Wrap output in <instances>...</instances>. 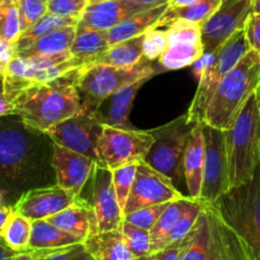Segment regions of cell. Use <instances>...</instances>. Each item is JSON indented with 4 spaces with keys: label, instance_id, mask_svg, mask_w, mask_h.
I'll return each instance as SVG.
<instances>
[{
    "label": "cell",
    "instance_id": "cell-35",
    "mask_svg": "<svg viewBox=\"0 0 260 260\" xmlns=\"http://www.w3.org/2000/svg\"><path fill=\"white\" fill-rule=\"evenodd\" d=\"M79 20L73 19V18H63L58 17V15L52 14V13L47 12L42 18L37 20L33 25H30L28 29H25L22 35L19 36L14 43H27L29 41L36 40V38L41 37V36L50 33L52 30L60 29L63 27H70V25H78Z\"/></svg>",
    "mask_w": 260,
    "mask_h": 260
},
{
    "label": "cell",
    "instance_id": "cell-40",
    "mask_svg": "<svg viewBox=\"0 0 260 260\" xmlns=\"http://www.w3.org/2000/svg\"><path fill=\"white\" fill-rule=\"evenodd\" d=\"M170 203L172 202L140 208V210L134 211V212L128 213V215H124V221L137 226V228H141L150 231L154 228L156 221L159 220V217L162 215V212L167 210V207Z\"/></svg>",
    "mask_w": 260,
    "mask_h": 260
},
{
    "label": "cell",
    "instance_id": "cell-46",
    "mask_svg": "<svg viewBox=\"0 0 260 260\" xmlns=\"http://www.w3.org/2000/svg\"><path fill=\"white\" fill-rule=\"evenodd\" d=\"M245 30L246 40H248L250 50L255 51L260 57V14L253 13L246 20V24L244 27Z\"/></svg>",
    "mask_w": 260,
    "mask_h": 260
},
{
    "label": "cell",
    "instance_id": "cell-12",
    "mask_svg": "<svg viewBox=\"0 0 260 260\" xmlns=\"http://www.w3.org/2000/svg\"><path fill=\"white\" fill-rule=\"evenodd\" d=\"M203 135L206 156L200 200L206 205H211L229 192L228 155L225 134L222 129L203 123Z\"/></svg>",
    "mask_w": 260,
    "mask_h": 260
},
{
    "label": "cell",
    "instance_id": "cell-16",
    "mask_svg": "<svg viewBox=\"0 0 260 260\" xmlns=\"http://www.w3.org/2000/svg\"><path fill=\"white\" fill-rule=\"evenodd\" d=\"M76 197L56 183L25 192L14 205V210L32 221L46 220L73 205Z\"/></svg>",
    "mask_w": 260,
    "mask_h": 260
},
{
    "label": "cell",
    "instance_id": "cell-21",
    "mask_svg": "<svg viewBox=\"0 0 260 260\" xmlns=\"http://www.w3.org/2000/svg\"><path fill=\"white\" fill-rule=\"evenodd\" d=\"M76 36V27H63L41 36L27 43H14L15 56H55L69 52Z\"/></svg>",
    "mask_w": 260,
    "mask_h": 260
},
{
    "label": "cell",
    "instance_id": "cell-30",
    "mask_svg": "<svg viewBox=\"0 0 260 260\" xmlns=\"http://www.w3.org/2000/svg\"><path fill=\"white\" fill-rule=\"evenodd\" d=\"M221 3H222V0H200V2L190 5V7L177 8V9L168 8V10L160 19L157 28L168 27L170 23L178 19L187 20V22L201 25L208 18L212 17V14L218 9Z\"/></svg>",
    "mask_w": 260,
    "mask_h": 260
},
{
    "label": "cell",
    "instance_id": "cell-28",
    "mask_svg": "<svg viewBox=\"0 0 260 260\" xmlns=\"http://www.w3.org/2000/svg\"><path fill=\"white\" fill-rule=\"evenodd\" d=\"M109 47L111 45H109L107 30L83 29L76 30L75 40L71 45L70 52L86 65Z\"/></svg>",
    "mask_w": 260,
    "mask_h": 260
},
{
    "label": "cell",
    "instance_id": "cell-42",
    "mask_svg": "<svg viewBox=\"0 0 260 260\" xmlns=\"http://www.w3.org/2000/svg\"><path fill=\"white\" fill-rule=\"evenodd\" d=\"M88 5L89 0H51L48 3V12L58 17L79 20Z\"/></svg>",
    "mask_w": 260,
    "mask_h": 260
},
{
    "label": "cell",
    "instance_id": "cell-54",
    "mask_svg": "<svg viewBox=\"0 0 260 260\" xmlns=\"http://www.w3.org/2000/svg\"><path fill=\"white\" fill-rule=\"evenodd\" d=\"M200 0H169V8L172 9H177V8H185V7H190V5L196 4Z\"/></svg>",
    "mask_w": 260,
    "mask_h": 260
},
{
    "label": "cell",
    "instance_id": "cell-43",
    "mask_svg": "<svg viewBox=\"0 0 260 260\" xmlns=\"http://www.w3.org/2000/svg\"><path fill=\"white\" fill-rule=\"evenodd\" d=\"M18 4L22 17L23 32L48 12V3L45 0H18Z\"/></svg>",
    "mask_w": 260,
    "mask_h": 260
},
{
    "label": "cell",
    "instance_id": "cell-4",
    "mask_svg": "<svg viewBox=\"0 0 260 260\" xmlns=\"http://www.w3.org/2000/svg\"><path fill=\"white\" fill-rule=\"evenodd\" d=\"M207 206L245 246L250 259L260 260V164L250 182Z\"/></svg>",
    "mask_w": 260,
    "mask_h": 260
},
{
    "label": "cell",
    "instance_id": "cell-44",
    "mask_svg": "<svg viewBox=\"0 0 260 260\" xmlns=\"http://www.w3.org/2000/svg\"><path fill=\"white\" fill-rule=\"evenodd\" d=\"M208 215H210L211 222H212V231H213V244L212 250H211V255L208 260H230L229 258V250L228 245H226L225 238H223L222 230L220 228L217 218L213 215L212 211L206 206Z\"/></svg>",
    "mask_w": 260,
    "mask_h": 260
},
{
    "label": "cell",
    "instance_id": "cell-49",
    "mask_svg": "<svg viewBox=\"0 0 260 260\" xmlns=\"http://www.w3.org/2000/svg\"><path fill=\"white\" fill-rule=\"evenodd\" d=\"M212 58H213V52L203 53V55L201 56V57L192 65L193 75H194V78L197 79L198 81L202 79V76L205 75V73L207 71L208 66H210L211 62H212Z\"/></svg>",
    "mask_w": 260,
    "mask_h": 260
},
{
    "label": "cell",
    "instance_id": "cell-51",
    "mask_svg": "<svg viewBox=\"0 0 260 260\" xmlns=\"http://www.w3.org/2000/svg\"><path fill=\"white\" fill-rule=\"evenodd\" d=\"M18 251L13 250L2 238H0V260H14Z\"/></svg>",
    "mask_w": 260,
    "mask_h": 260
},
{
    "label": "cell",
    "instance_id": "cell-31",
    "mask_svg": "<svg viewBox=\"0 0 260 260\" xmlns=\"http://www.w3.org/2000/svg\"><path fill=\"white\" fill-rule=\"evenodd\" d=\"M32 234V220L13 210L2 231L0 238L13 249L22 253L27 251Z\"/></svg>",
    "mask_w": 260,
    "mask_h": 260
},
{
    "label": "cell",
    "instance_id": "cell-9",
    "mask_svg": "<svg viewBox=\"0 0 260 260\" xmlns=\"http://www.w3.org/2000/svg\"><path fill=\"white\" fill-rule=\"evenodd\" d=\"M250 51L245 30L241 29L236 32L228 42L221 46L217 51L213 52V58L207 71L198 81V89L194 99L188 109V119L193 123H203L206 109L210 103L212 94L220 81L233 70L241 58Z\"/></svg>",
    "mask_w": 260,
    "mask_h": 260
},
{
    "label": "cell",
    "instance_id": "cell-52",
    "mask_svg": "<svg viewBox=\"0 0 260 260\" xmlns=\"http://www.w3.org/2000/svg\"><path fill=\"white\" fill-rule=\"evenodd\" d=\"M13 210H14V206L0 203V235H2L3 229H4L5 223H7L8 218H9L10 213H12Z\"/></svg>",
    "mask_w": 260,
    "mask_h": 260
},
{
    "label": "cell",
    "instance_id": "cell-34",
    "mask_svg": "<svg viewBox=\"0 0 260 260\" xmlns=\"http://www.w3.org/2000/svg\"><path fill=\"white\" fill-rule=\"evenodd\" d=\"M22 32L23 23L18 0L0 3V38L14 43Z\"/></svg>",
    "mask_w": 260,
    "mask_h": 260
},
{
    "label": "cell",
    "instance_id": "cell-50",
    "mask_svg": "<svg viewBox=\"0 0 260 260\" xmlns=\"http://www.w3.org/2000/svg\"><path fill=\"white\" fill-rule=\"evenodd\" d=\"M9 114H14V111H13L12 103L8 101L5 95L4 78H0V117L9 116Z\"/></svg>",
    "mask_w": 260,
    "mask_h": 260
},
{
    "label": "cell",
    "instance_id": "cell-17",
    "mask_svg": "<svg viewBox=\"0 0 260 260\" xmlns=\"http://www.w3.org/2000/svg\"><path fill=\"white\" fill-rule=\"evenodd\" d=\"M52 165L56 173V183L73 194L79 196L90 179L96 161L58 144H53Z\"/></svg>",
    "mask_w": 260,
    "mask_h": 260
},
{
    "label": "cell",
    "instance_id": "cell-41",
    "mask_svg": "<svg viewBox=\"0 0 260 260\" xmlns=\"http://www.w3.org/2000/svg\"><path fill=\"white\" fill-rule=\"evenodd\" d=\"M168 47V38L165 30L152 28L145 35L144 58L149 61H157Z\"/></svg>",
    "mask_w": 260,
    "mask_h": 260
},
{
    "label": "cell",
    "instance_id": "cell-13",
    "mask_svg": "<svg viewBox=\"0 0 260 260\" xmlns=\"http://www.w3.org/2000/svg\"><path fill=\"white\" fill-rule=\"evenodd\" d=\"M253 10L251 0H222L218 9L201 24L205 53H212L236 32L244 29Z\"/></svg>",
    "mask_w": 260,
    "mask_h": 260
},
{
    "label": "cell",
    "instance_id": "cell-18",
    "mask_svg": "<svg viewBox=\"0 0 260 260\" xmlns=\"http://www.w3.org/2000/svg\"><path fill=\"white\" fill-rule=\"evenodd\" d=\"M147 10L132 0H107L89 4L79 19L76 30H109L126 18Z\"/></svg>",
    "mask_w": 260,
    "mask_h": 260
},
{
    "label": "cell",
    "instance_id": "cell-59",
    "mask_svg": "<svg viewBox=\"0 0 260 260\" xmlns=\"http://www.w3.org/2000/svg\"><path fill=\"white\" fill-rule=\"evenodd\" d=\"M256 93H258V95H259V99H260V81H259V85H258V88H256Z\"/></svg>",
    "mask_w": 260,
    "mask_h": 260
},
{
    "label": "cell",
    "instance_id": "cell-8",
    "mask_svg": "<svg viewBox=\"0 0 260 260\" xmlns=\"http://www.w3.org/2000/svg\"><path fill=\"white\" fill-rule=\"evenodd\" d=\"M85 63L71 55V52L55 56H14L8 65L4 75V90L8 101L29 84L46 83L63 75L68 71Z\"/></svg>",
    "mask_w": 260,
    "mask_h": 260
},
{
    "label": "cell",
    "instance_id": "cell-10",
    "mask_svg": "<svg viewBox=\"0 0 260 260\" xmlns=\"http://www.w3.org/2000/svg\"><path fill=\"white\" fill-rule=\"evenodd\" d=\"M154 137L149 131L123 129L104 124L98 144V164L109 170L145 160L151 149Z\"/></svg>",
    "mask_w": 260,
    "mask_h": 260
},
{
    "label": "cell",
    "instance_id": "cell-22",
    "mask_svg": "<svg viewBox=\"0 0 260 260\" xmlns=\"http://www.w3.org/2000/svg\"><path fill=\"white\" fill-rule=\"evenodd\" d=\"M168 8H169V4L167 3V4L136 13V14L119 22L113 28L107 30L109 45L113 46L116 43L122 42V41L145 35L147 30L152 29V28H157L160 19L168 10Z\"/></svg>",
    "mask_w": 260,
    "mask_h": 260
},
{
    "label": "cell",
    "instance_id": "cell-32",
    "mask_svg": "<svg viewBox=\"0 0 260 260\" xmlns=\"http://www.w3.org/2000/svg\"><path fill=\"white\" fill-rule=\"evenodd\" d=\"M189 197V196H188ZM188 197L185 196L182 200H177L174 202L170 203L167 207V210L162 212L159 220L154 225V228L150 230V236H151V254L157 253L161 249L165 248V243L169 236L170 231L174 228L175 222L179 218L180 213L184 210L185 202H187Z\"/></svg>",
    "mask_w": 260,
    "mask_h": 260
},
{
    "label": "cell",
    "instance_id": "cell-62",
    "mask_svg": "<svg viewBox=\"0 0 260 260\" xmlns=\"http://www.w3.org/2000/svg\"><path fill=\"white\" fill-rule=\"evenodd\" d=\"M2 2H4V0H0V3H2Z\"/></svg>",
    "mask_w": 260,
    "mask_h": 260
},
{
    "label": "cell",
    "instance_id": "cell-38",
    "mask_svg": "<svg viewBox=\"0 0 260 260\" xmlns=\"http://www.w3.org/2000/svg\"><path fill=\"white\" fill-rule=\"evenodd\" d=\"M167 38L168 45H174L180 42H202L201 25L187 20L178 19L168 25Z\"/></svg>",
    "mask_w": 260,
    "mask_h": 260
},
{
    "label": "cell",
    "instance_id": "cell-3",
    "mask_svg": "<svg viewBox=\"0 0 260 260\" xmlns=\"http://www.w3.org/2000/svg\"><path fill=\"white\" fill-rule=\"evenodd\" d=\"M223 134L230 192L250 182L260 164V99L256 90Z\"/></svg>",
    "mask_w": 260,
    "mask_h": 260
},
{
    "label": "cell",
    "instance_id": "cell-1",
    "mask_svg": "<svg viewBox=\"0 0 260 260\" xmlns=\"http://www.w3.org/2000/svg\"><path fill=\"white\" fill-rule=\"evenodd\" d=\"M53 144L17 114L0 117V194L14 206L25 192L56 184Z\"/></svg>",
    "mask_w": 260,
    "mask_h": 260
},
{
    "label": "cell",
    "instance_id": "cell-27",
    "mask_svg": "<svg viewBox=\"0 0 260 260\" xmlns=\"http://www.w3.org/2000/svg\"><path fill=\"white\" fill-rule=\"evenodd\" d=\"M213 244L212 222L207 210H203L192 231V238L185 246L180 260H208Z\"/></svg>",
    "mask_w": 260,
    "mask_h": 260
},
{
    "label": "cell",
    "instance_id": "cell-5",
    "mask_svg": "<svg viewBox=\"0 0 260 260\" xmlns=\"http://www.w3.org/2000/svg\"><path fill=\"white\" fill-rule=\"evenodd\" d=\"M260 81V57L250 50L228 73L212 94L203 123L218 129L230 128Z\"/></svg>",
    "mask_w": 260,
    "mask_h": 260
},
{
    "label": "cell",
    "instance_id": "cell-48",
    "mask_svg": "<svg viewBox=\"0 0 260 260\" xmlns=\"http://www.w3.org/2000/svg\"><path fill=\"white\" fill-rule=\"evenodd\" d=\"M15 56L14 43L0 38V78H4L8 65Z\"/></svg>",
    "mask_w": 260,
    "mask_h": 260
},
{
    "label": "cell",
    "instance_id": "cell-2",
    "mask_svg": "<svg viewBox=\"0 0 260 260\" xmlns=\"http://www.w3.org/2000/svg\"><path fill=\"white\" fill-rule=\"evenodd\" d=\"M80 68L46 83L29 84L18 91L10 101L14 114L30 127L43 132L78 114L81 112L76 90Z\"/></svg>",
    "mask_w": 260,
    "mask_h": 260
},
{
    "label": "cell",
    "instance_id": "cell-63",
    "mask_svg": "<svg viewBox=\"0 0 260 260\" xmlns=\"http://www.w3.org/2000/svg\"><path fill=\"white\" fill-rule=\"evenodd\" d=\"M229 258H230V256H229Z\"/></svg>",
    "mask_w": 260,
    "mask_h": 260
},
{
    "label": "cell",
    "instance_id": "cell-20",
    "mask_svg": "<svg viewBox=\"0 0 260 260\" xmlns=\"http://www.w3.org/2000/svg\"><path fill=\"white\" fill-rule=\"evenodd\" d=\"M205 156L206 142L205 135H203V123H197L193 128L189 140H188L184 159H183L184 180L188 192H189V197L193 200H200L201 198L203 170H205Z\"/></svg>",
    "mask_w": 260,
    "mask_h": 260
},
{
    "label": "cell",
    "instance_id": "cell-15",
    "mask_svg": "<svg viewBox=\"0 0 260 260\" xmlns=\"http://www.w3.org/2000/svg\"><path fill=\"white\" fill-rule=\"evenodd\" d=\"M90 192L88 196H81L90 202L96 216L98 233L118 230L122 228L124 215L117 200L113 185L112 170L101 164L95 165L90 179L86 183Z\"/></svg>",
    "mask_w": 260,
    "mask_h": 260
},
{
    "label": "cell",
    "instance_id": "cell-45",
    "mask_svg": "<svg viewBox=\"0 0 260 260\" xmlns=\"http://www.w3.org/2000/svg\"><path fill=\"white\" fill-rule=\"evenodd\" d=\"M207 207H208V206H207ZM208 208H210V207H208ZM210 210H211V208H210ZM211 211H212V210H211ZM213 215H215V213H213ZM216 218H217V216H216ZM217 221H218V223H220L221 230H222L223 238H225V241H226V245H228L229 256H230V260H251L250 255H249V253H248V250L245 249V246H244L243 244H241L240 241L236 239L235 235H233V234H231L230 231H229L228 229H226L225 226L222 225V222H221L218 218H217Z\"/></svg>",
    "mask_w": 260,
    "mask_h": 260
},
{
    "label": "cell",
    "instance_id": "cell-61",
    "mask_svg": "<svg viewBox=\"0 0 260 260\" xmlns=\"http://www.w3.org/2000/svg\"><path fill=\"white\" fill-rule=\"evenodd\" d=\"M45 2H47V3H50V2H51V0H45Z\"/></svg>",
    "mask_w": 260,
    "mask_h": 260
},
{
    "label": "cell",
    "instance_id": "cell-29",
    "mask_svg": "<svg viewBox=\"0 0 260 260\" xmlns=\"http://www.w3.org/2000/svg\"><path fill=\"white\" fill-rule=\"evenodd\" d=\"M205 53L202 42H180L168 45L157 60V65L162 70H179L192 66Z\"/></svg>",
    "mask_w": 260,
    "mask_h": 260
},
{
    "label": "cell",
    "instance_id": "cell-25",
    "mask_svg": "<svg viewBox=\"0 0 260 260\" xmlns=\"http://www.w3.org/2000/svg\"><path fill=\"white\" fill-rule=\"evenodd\" d=\"M145 35L111 46L108 50L96 56L89 63H103V65L117 66V68H129L136 65L144 58Z\"/></svg>",
    "mask_w": 260,
    "mask_h": 260
},
{
    "label": "cell",
    "instance_id": "cell-56",
    "mask_svg": "<svg viewBox=\"0 0 260 260\" xmlns=\"http://www.w3.org/2000/svg\"><path fill=\"white\" fill-rule=\"evenodd\" d=\"M251 2H253L254 13H259L260 14V0H251Z\"/></svg>",
    "mask_w": 260,
    "mask_h": 260
},
{
    "label": "cell",
    "instance_id": "cell-24",
    "mask_svg": "<svg viewBox=\"0 0 260 260\" xmlns=\"http://www.w3.org/2000/svg\"><path fill=\"white\" fill-rule=\"evenodd\" d=\"M149 79H142V80L132 83L129 85L124 86L123 89L118 90L111 95V106H109L108 113L106 116L102 114V121L104 124L112 127H117V128L123 129H135V127L129 123L128 114L131 112L132 103H134L135 98H136L137 91L141 89Z\"/></svg>",
    "mask_w": 260,
    "mask_h": 260
},
{
    "label": "cell",
    "instance_id": "cell-23",
    "mask_svg": "<svg viewBox=\"0 0 260 260\" xmlns=\"http://www.w3.org/2000/svg\"><path fill=\"white\" fill-rule=\"evenodd\" d=\"M84 244L95 260H132L135 258L126 245L121 229L94 234Z\"/></svg>",
    "mask_w": 260,
    "mask_h": 260
},
{
    "label": "cell",
    "instance_id": "cell-36",
    "mask_svg": "<svg viewBox=\"0 0 260 260\" xmlns=\"http://www.w3.org/2000/svg\"><path fill=\"white\" fill-rule=\"evenodd\" d=\"M35 260H95L84 243L61 246L55 249L27 251Z\"/></svg>",
    "mask_w": 260,
    "mask_h": 260
},
{
    "label": "cell",
    "instance_id": "cell-26",
    "mask_svg": "<svg viewBox=\"0 0 260 260\" xmlns=\"http://www.w3.org/2000/svg\"><path fill=\"white\" fill-rule=\"evenodd\" d=\"M78 243H84V241L61 230L47 220H36L32 221V234H30L29 246L27 251L61 248Z\"/></svg>",
    "mask_w": 260,
    "mask_h": 260
},
{
    "label": "cell",
    "instance_id": "cell-57",
    "mask_svg": "<svg viewBox=\"0 0 260 260\" xmlns=\"http://www.w3.org/2000/svg\"><path fill=\"white\" fill-rule=\"evenodd\" d=\"M132 260H156L155 259V256L152 255H146V256H140V258H134Z\"/></svg>",
    "mask_w": 260,
    "mask_h": 260
},
{
    "label": "cell",
    "instance_id": "cell-33",
    "mask_svg": "<svg viewBox=\"0 0 260 260\" xmlns=\"http://www.w3.org/2000/svg\"><path fill=\"white\" fill-rule=\"evenodd\" d=\"M205 207L206 205L201 200H193V198L188 197L184 206V210L180 213L174 228L170 231L169 236L167 239V243H165V246L175 243V241L182 240L185 236L189 235L190 231L194 229L196 223H197L198 218H200L201 213L203 212Z\"/></svg>",
    "mask_w": 260,
    "mask_h": 260
},
{
    "label": "cell",
    "instance_id": "cell-7",
    "mask_svg": "<svg viewBox=\"0 0 260 260\" xmlns=\"http://www.w3.org/2000/svg\"><path fill=\"white\" fill-rule=\"evenodd\" d=\"M196 124L188 119V114L185 113L159 128L149 131L154 137V142L145 161L169 178L175 187L184 178L183 159Z\"/></svg>",
    "mask_w": 260,
    "mask_h": 260
},
{
    "label": "cell",
    "instance_id": "cell-11",
    "mask_svg": "<svg viewBox=\"0 0 260 260\" xmlns=\"http://www.w3.org/2000/svg\"><path fill=\"white\" fill-rule=\"evenodd\" d=\"M104 123L102 113L79 112L75 116L51 127L46 134L55 144L90 157L98 164V144L103 135Z\"/></svg>",
    "mask_w": 260,
    "mask_h": 260
},
{
    "label": "cell",
    "instance_id": "cell-55",
    "mask_svg": "<svg viewBox=\"0 0 260 260\" xmlns=\"http://www.w3.org/2000/svg\"><path fill=\"white\" fill-rule=\"evenodd\" d=\"M14 260H35V259H33V256L30 255L29 253H27V251H22V253H18L17 255H15Z\"/></svg>",
    "mask_w": 260,
    "mask_h": 260
},
{
    "label": "cell",
    "instance_id": "cell-39",
    "mask_svg": "<svg viewBox=\"0 0 260 260\" xmlns=\"http://www.w3.org/2000/svg\"><path fill=\"white\" fill-rule=\"evenodd\" d=\"M136 169L137 164H128L118 168V169L112 170L114 190H116L117 200H118L122 211L124 210L127 201H128L129 193H131L132 185H134L135 182V177H136Z\"/></svg>",
    "mask_w": 260,
    "mask_h": 260
},
{
    "label": "cell",
    "instance_id": "cell-19",
    "mask_svg": "<svg viewBox=\"0 0 260 260\" xmlns=\"http://www.w3.org/2000/svg\"><path fill=\"white\" fill-rule=\"evenodd\" d=\"M46 220L83 241L98 233L96 216L93 206L80 194L76 197L73 205Z\"/></svg>",
    "mask_w": 260,
    "mask_h": 260
},
{
    "label": "cell",
    "instance_id": "cell-58",
    "mask_svg": "<svg viewBox=\"0 0 260 260\" xmlns=\"http://www.w3.org/2000/svg\"><path fill=\"white\" fill-rule=\"evenodd\" d=\"M107 2V0H89V4H96V3Z\"/></svg>",
    "mask_w": 260,
    "mask_h": 260
},
{
    "label": "cell",
    "instance_id": "cell-60",
    "mask_svg": "<svg viewBox=\"0 0 260 260\" xmlns=\"http://www.w3.org/2000/svg\"><path fill=\"white\" fill-rule=\"evenodd\" d=\"M0 203H4V205H7V203H5V201H4V198H3V196L0 194Z\"/></svg>",
    "mask_w": 260,
    "mask_h": 260
},
{
    "label": "cell",
    "instance_id": "cell-14",
    "mask_svg": "<svg viewBox=\"0 0 260 260\" xmlns=\"http://www.w3.org/2000/svg\"><path fill=\"white\" fill-rule=\"evenodd\" d=\"M184 197L185 196L179 192L169 178L142 160L137 162L136 177L123 210V215H128L134 211L149 206L174 202Z\"/></svg>",
    "mask_w": 260,
    "mask_h": 260
},
{
    "label": "cell",
    "instance_id": "cell-6",
    "mask_svg": "<svg viewBox=\"0 0 260 260\" xmlns=\"http://www.w3.org/2000/svg\"><path fill=\"white\" fill-rule=\"evenodd\" d=\"M162 69L155 66L154 61L142 58L129 68L86 63L79 69L76 90L81 103V112L98 111L106 99L132 83L150 79Z\"/></svg>",
    "mask_w": 260,
    "mask_h": 260
},
{
    "label": "cell",
    "instance_id": "cell-37",
    "mask_svg": "<svg viewBox=\"0 0 260 260\" xmlns=\"http://www.w3.org/2000/svg\"><path fill=\"white\" fill-rule=\"evenodd\" d=\"M121 230L126 245L128 246L129 251L135 258L151 255V236H150L149 230L137 228L124 220Z\"/></svg>",
    "mask_w": 260,
    "mask_h": 260
},
{
    "label": "cell",
    "instance_id": "cell-53",
    "mask_svg": "<svg viewBox=\"0 0 260 260\" xmlns=\"http://www.w3.org/2000/svg\"><path fill=\"white\" fill-rule=\"evenodd\" d=\"M132 2L142 5V7L146 8V9H151V8L159 7V5H162V4H167V3H169V0H132Z\"/></svg>",
    "mask_w": 260,
    "mask_h": 260
},
{
    "label": "cell",
    "instance_id": "cell-47",
    "mask_svg": "<svg viewBox=\"0 0 260 260\" xmlns=\"http://www.w3.org/2000/svg\"><path fill=\"white\" fill-rule=\"evenodd\" d=\"M193 231V230H192ZM192 231L188 236H185L184 239L179 241H175V243L169 244L168 246H165L164 249H161L157 253L152 254L156 260H180L182 259V254L184 251L185 246L189 243L190 238H192Z\"/></svg>",
    "mask_w": 260,
    "mask_h": 260
}]
</instances>
